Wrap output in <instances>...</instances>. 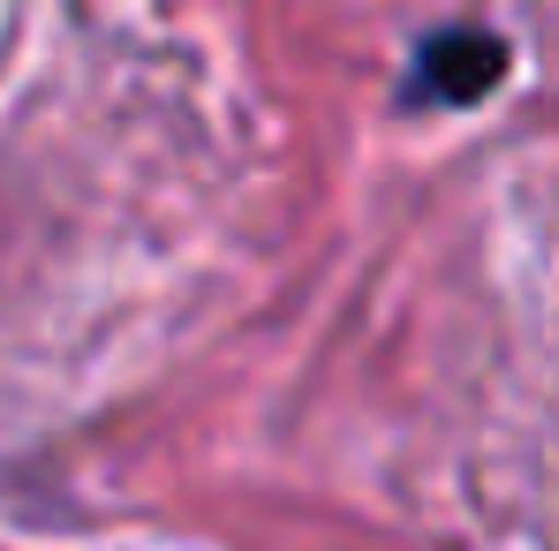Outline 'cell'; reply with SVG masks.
Segmentation results:
<instances>
[{
  "mask_svg": "<svg viewBox=\"0 0 559 551\" xmlns=\"http://www.w3.org/2000/svg\"><path fill=\"white\" fill-rule=\"evenodd\" d=\"M499 84H507V38L484 31V23H447V31H431V38L416 46L401 98H408V106L462 113L476 98H491Z\"/></svg>",
  "mask_w": 559,
  "mask_h": 551,
  "instance_id": "6da1fadb",
  "label": "cell"
}]
</instances>
